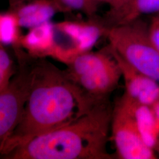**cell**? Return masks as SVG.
Returning <instances> with one entry per match:
<instances>
[{"instance_id": "cell-17", "label": "cell", "mask_w": 159, "mask_h": 159, "mask_svg": "<svg viewBox=\"0 0 159 159\" xmlns=\"http://www.w3.org/2000/svg\"><path fill=\"white\" fill-rule=\"evenodd\" d=\"M150 30L154 43L159 50V24L152 22L150 24Z\"/></svg>"}, {"instance_id": "cell-12", "label": "cell", "mask_w": 159, "mask_h": 159, "mask_svg": "<svg viewBox=\"0 0 159 159\" xmlns=\"http://www.w3.org/2000/svg\"><path fill=\"white\" fill-rule=\"evenodd\" d=\"M116 62L109 47L105 50L96 52H86L76 56L68 64L67 74L70 78L92 74L114 64Z\"/></svg>"}, {"instance_id": "cell-5", "label": "cell", "mask_w": 159, "mask_h": 159, "mask_svg": "<svg viewBox=\"0 0 159 159\" xmlns=\"http://www.w3.org/2000/svg\"><path fill=\"white\" fill-rule=\"evenodd\" d=\"M31 66H21L10 83L0 91V150L23 117L29 97Z\"/></svg>"}, {"instance_id": "cell-6", "label": "cell", "mask_w": 159, "mask_h": 159, "mask_svg": "<svg viewBox=\"0 0 159 159\" xmlns=\"http://www.w3.org/2000/svg\"><path fill=\"white\" fill-rule=\"evenodd\" d=\"M87 22L66 21L54 25L55 37L64 39V42L56 43L53 56L68 60L80 54L86 52L108 29L100 19L91 18Z\"/></svg>"}, {"instance_id": "cell-2", "label": "cell", "mask_w": 159, "mask_h": 159, "mask_svg": "<svg viewBox=\"0 0 159 159\" xmlns=\"http://www.w3.org/2000/svg\"><path fill=\"white\" fill-rule=\"evenodd\" d=\"M113 110L108 99L97 101L70 124L35 137L2 159H116L107 148Z\"/></svg>"}, {"instance_id": "cell-18", "label": "cell", "mask_w": 159, "mask_h": 159, "mask_svg": "<svg viewBox=\"0 0 159 159\" xmlns=\"http://www.w3.org/2000/svg\"><path fill=\"white\" fill-rule=\"evenodd\" d=\"M100 4L105 3L110 6V8H114L122 5L127 0H97Z\"/></svg>"}, {"instance_id": "cell-15", "label": "cell", "mask_w": 159, "mask_h": 159, "mask_svg": "<svg viewBox=\"0 0 159 159\" xmlns=\"http://www.w3.org/2000/svg\"><path fill=\"white\" fill-rule=\"evenodd\" d=\"M68 11H79L90 17L94 18L100 3L97 0H57Z\"/></svg>"}, {"instance_id": "cell-3", "label": "cell", "mask_w": 159, "mask_h": 159, "mask_svg": "<svg viewBox=\"0 0 159 159\" xmlns=\"http://www.w3.org/2000/svg\"><path fill=\"white\" fill-rule=\"evenodd\" d=\"M109 46L131 66L159 83V50L142 18L108 29Z\"/></svg>"}, {"instance_id": "cell-8", "label": "cell", "mask_w": 159, "mask_h": 159, "mask_svg": "<svg viewBox=\"0 0 159 159\" xmlns=\"http://www.w3.org/2000/svg\"><path fill=\"white\" fill-rule=\"evenodd\" d=\"M121 78V70L116 61L113 65L94 73L70 79L93 100L100 101L108 99L110 94L117 87Z\"/></svg>"}, {"instance_id": "cell-11", "label": "cell", "mask_w": 159, "mask_h": 159, "mask_svg": "<svg viewBox=\"0 0 159 159\" xmlns=\"http://www.w3.org/2000/svg\"><path fill=\"white\" fill-rule=\"evenodd\" d=\"M130 105L138 129L148 148L159 154V121L152 107L136 102L123 94Z\"/></svg>"}, {"instance_id": "cell-9", "label": "cell", "mask_w": 159, "mask_h": 159, "mask_svg": "<svg viewBox=\"0 0 159 159\" xmlns=\"http://www.w3.org/2000/svg\"><path fill=\"white\" fill-rule=\"evenodd\" d=\"M10 10L17 15L21 27L30 29L50 21L57 13L68 12L57 0H31Z\"/></svg>"}, {"instance_id": "cell-10", "label": "cell", "mask_w": 159, "mask_h": 159, "mask_svg": "<svg viewBox=\"0 0 159 159\" xmlns=\"http://www.w3.org/2000/svg\"><path fill=\"white\" fill-rule=\"evenodd\" d=\"M159 12V0H127L122 5L110 8L100 19L107 28L124 25L148 14Z\"/></svg>"}, {"instance_id": "cell-14", "label": "cell", "mask_w": 159, "mask_h": 159, "mask_svg": "<svg viewBox=\"0 0 159 159\" xmlns=\"http://www.w3.org/2000/svg\"><path fill=\"white\" fill-rule=\"evenodd\" d=\"M21 27L18 18L14 12L10 10L1 13L0 15V39L2 44L20 43L19 28Z\"/></svg>"}, {"instance_id": "cell-7", "label": "cell", "mask_w": 159, "mask_h": 159, "mask_svg": "<svg viewBox=\"0 0 159 159\" xmlns=\"http://www.w3.org/2000/svg\"><path fill=\"white\" fill-rule=\"evenodd\" d=\"M124 80L125 94L139 104L153 107L159 102V83L138 71L108 45Z\"/></svg>"}, {"instance_id": "cell-21", "label": "cell", "mask_w": 159, "mask_h": 159, "mask_svg": "<svg viewBox=\"0 0 159 159\" xmlns=\"http://www.w3.org/2000/svg\"><path fill=\"white\" fill-rule=\"evenodd\" d=\"M152 22H153V23H156V24H159V13H157V14H155V15L154 16Z\"/></svg>"}, {"instance_id": "cell-19", "label": "cell", "mask_w": 159, "mask_h": 159, "mask_svg": "<svg viewBox=\"0 0 159 159\" xmlns=\"http://www.w3.org/2000/svg\"><path fill=\"white\" fill-rule=\"evenodd\" d=\"M29 1H31V0H8V2L10 3L11 8H12Z\"/></svg>"}, {"instance_id": "cell-20", "label": "cell", "mask_w": 159, "mask_h": 159, "mask_svg": "<svg viewBox=\"0 0 159 159\" xmlns=\"http://www.w3.org/2000/svg\"><path fill=\"white\" fill-rule=\"evenodd\" d=\"M152 107L153 108L154 113L156 114V116L159 121V102L155 104Z\"/></svg>"}, {"instance_id": "cell-16", "label": "cell", "mask_w": 159, "mask_h": 159, "mask_svg": "<svg viewBox=\"0 0 159 159\" xmlns=\"http://www.w3.org/2000/svg\"><path fill=\"white\" fill-rule=\"evenodd\" d=\"M13 74L11 57L4 44H0V91L4 90L10 82Z\"/></svg>"}, {"instance_id": "cell-13", "label": "cell", "mask_w": 159, "mask_h": 159, "mask_svg": "<svg viewBox=\"0 0 159 159\" xmlns=\"http://www.w3.org/2000/svg\"><path fill=\"white\" fill-rule=\"evenodd\" d=\"M54 25L49 21L31 29L21 39V44L35 55H52L55 46Z\"/></svg>"}, {"instance_id": "cell-1", "label": "cell", "mask_w": 159, "mask_h": 159, "mask_svg": "<svg viewBox=\"0 0 159 159\" xmlns=\"http://www.w3.org/2000/svg\"><path fill=\"white\" fill-rule=\"evenodd\" d=\"M96 102L87 96L66 72L44 61L33 64L23 117L0 150L1 156L35 137L70 124Z\"/></svg>"}, {"instance_id": "cell-4", "label": "cell", "mask_w": 159, "mask_h": 159, "mask_svg": "<svg viewBox=\"0 0 159 159\" xmlns=\"http://www.w3.org/2000/svg\"><path fill=\"white\" fill-rule=\"evenodd\" d=\"M111 133L116 159H158V154L144 142L130 105L124 94L114 106Z\"/></svg>"}]
</instances>
